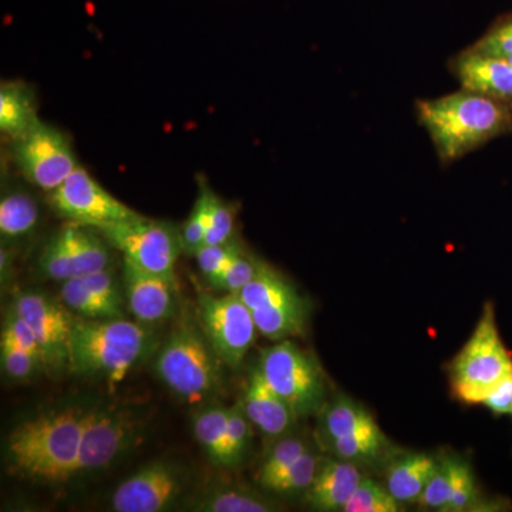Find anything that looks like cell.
<instances>
[{"instance_id": "obj_10", "label": "cell", "mask_w": 512, "mask_h": 512, "mask_svg": "<svg viewBox=\"0 0 512 512\" xmlns=\"http://www.w3.org/2000/svg\"><path fill=\"white\" fill-rule=\"evenodd\" d=\"M198 320L221 362L229 369H239L254 346L258 328L238 293L214 296L198 291Z\"/></svg>"}, {"instance_id": "obj_8", "label": "cell", "mask_w": 512, "mask_h": 512, "mask_svg": "<svg viewBox=\"0 0 512 512\" xmlns=\"http://www.w3.org/2000/svg\"><path fill=\"white\" fill-rule=\"evenodd\" d=\"M143 413L123 404L89 407L80 446L79 476L106 470L143 437Z\"/></svg>"}, {"instance_id": "obj_42", "label": "cell", "mask_w": 512, "mask_h": 512, "mask_svg": "<svg viewBox=\"0 0 512 512\" xmlns=\"http://www.w3.org/2000/svg\"><path fill=\"white\" fill-rule=\"evenodd\" d=\"M483 406L490 409L494 414L503 416V414L512 413V373L505 376L497 386L485 396Z\"/></svg>"}, {"instance_id": "obj_32", "label": "cell", "mask_w": 512, "mask_h": 512, "mask_svg": "<svg viewBox=\"0 0 512 512\" xmlns=\"http://www.w3.org/2000/svg\"><path fill=\"white\" fill-rule=\"evenodd\" d=\"M261 266V261L255 256L249 255L244 248L232 258L227 268L217 278L211 279L208 284L217 291L227 293H239L254 278L256 271Z\"/></svg>"}, {"instance_id": "obj_14", "label": "cell", "mask_w": 512, "mask_h": 512, "mask_svg": "<svg viewBox=\"0 0 512 512\" xmlns=\"http://www.w3.org/2000/svg\"><path fill=\"white\" fill-rule=\"evenodd\" d=\"M183 471L167 461H154L123 481L111 497L117 512H160L177 503L184 493Z\"/></svg>"}, {"instance_id": "obj_12", "label": "cell", "mask_w": 512, "mask_h": 512, "mask_svg": "<svg viewBox=\"0 0 512 512\" xmlns=\"http://www.w3.org/2000/svg\"><path fill=\"white\" fill-rule=\"evenodd\" d=\"M50 204L66 220L99 231L140 215L101 187L82 167L50 192Z\"/></svg>"}, {"instance_id": "obj_17", "label": "cell", "mask_w": 512, "mask_h": 512, "mask_svg": "<svg viewBox=\"0 0 512 512\" xmlns=\"http://www.w3.org/2000/svg\"><path fill=\"white\" fill-rule=\"evenodd\" d=\"M241 403L251 423L269 439L286 436L298 419L291 406L266 383L258 367L249 376Z\"/></svg>"}, {"instance_id": "obj_28", "label": "cell", "mask_w": 512, "mask_h": 512, "mask_svg": "<svg viewBox=\"0 0 512 512\" xmlns=\"http://www.w3.org/2000/svg\"><path fill=\"white\" fill-rule=\"evenodd\" d=\"M319 466L320 458L308 450L298 460L293 461L281 476L266 485V490L279 494L305 493L315 480Z\"/></svg>"}, {"instance_id": "obj_27", "label": "cell", "mask_w": 512, "mask_h": 512, "mask_svg": "<svg viewBox=\"0 0 512 512\" xmlns=\"http://www.w3.org/2000/svg\"><path fill=\"white\" fill-rule=\"evenodd\" d=\"M387 439L379 424L350 436L330 441L329 446L339 460L369 461L383 453Z\"/></svg>"}, {"instance_id": "obj_22", "label": "cell", "mask_w": 512, "mask_h": 512, "mask_svg": "<svg viewBox=\"0 0 512 512\" xmlns=\"http://www.w3.org/2000/svg\"><path fill=\"white\" fill-rule=\"evenodd\" d=\"M194 434L215 466L234 467L229 450L227 407L210 406L202 409L194 417Z\"/></svg>"}, {"instance_id": "obj_29", "label": "cell", "mask_w": 512, "mask_h": 512, "mask_svg": "<svg viewBox=\"0 0 512 512\" xmlns=\"http://www.w3.org/2000/svg\"><path fill=\"white\" fill-rule=\"evenodd\" d=\"M402 503L376 481L363 478L346 504L345 512H399Z\"/></svg>"}, {"instance_id": "obj_13", "label": "cell", "mask_w": 512, "mask_h": 512, "mask_svg": "<svg viewBox=\"0 0 512 512\" xmlns=\"http://www.w3.org/2000/svg\"><path fill=\"white\" fill-rule=\"evenodd\" d=\"M12 308L32 326L42 348L46 370H69L74 319L63 306L43 293L29 291L16 295Z\"/></svg>"}, {"instance_id": "obj_21", "label": "cell", "mask_w": 512, "mask_h": 512, "mask_svg": "<svg viewBox=\"0 0 512 512\" xmlns=\"http://www.w3.org/2000/svg\"><path fill=\"white\" fill-rule=\"evenodd\" d=\"M40 123L35 97L25 83L8 82L0 87V128L13 140L28 134Z\"/></svg>"}, {"instance_id": "obj_9", "label": "cell", "mask_w": 512, "mask_h": 512, "mask_svg": "<svg viewBox=\"0 0 512 512\" xmlns=\"http://www.w3.org/2000/svg\"><path fill=\"white\" fill-rule=\"evenodd\" d=\"M99 232L110 245L119 249L123 259L177 284L175 264L184 251L181 232L173 225L138 215L133 220L110 225Z\"/></svg>"}, {"instance_id": "obj_34", "label": "cell", "mask_w": 512, "mask_h": 512, "mask_svg": "<svg viewBox=\"0 0 512 512\" xmlns=\"http://www.w3.org/2000/svg\"><path fill=\"white\" fill-rule=\"evenodd\" d=\"M473 47L512 66V10L498 16Z\"/></svg>"}, {"instance_id": "obj_30", "label": "cell", "mask_w": 512, "mask_h": 512, "mask_svg": "<svg viewBox=\"0 0 512 512\" xmlns=\"http://www.w3.org/2000/svg\"><path fill=\"white\" fill-rule=\"evenodd\" d=\"M208 214H210V187H207V184H201L200 195L195 201L190 217L180 231L185 254L195 255L204 247L208 229Z\"/></svg>"}, {"instance_id": "obj_5", "label": "cell", "mask_w": 512, "mask_h": 512, "mask_svg": "<svg viewBox=\"0 0 512 512\" xmlns=\"http://www.w3.org/2000/svg\"><path fill=\"white\" fill-rule=\"evenodd\" d=\"M511 373L512 355L498 332L493 305L487 303L473 335L451 363V389L461 402L481 404Z\"/></svg>"}, {"instance_id": "obj_26", "label": "cell", "mask_w": 512, "mask_h": 512, "mask_svg": "<svg viewBox=\"0 0 512 512\" xmlns=\"http://www.w3.org/2000/svg\"><path fill=\"white\" fill-rule=\"evenodd\" d=\"M60 299L70 311L82 319L124 318V311L104 301L96 292L87 288L80 278L63 282L60 288Z\"/></svg>"}, {"instance_id": "obj_33", "label": "cell", "mask_w": 512, "mask_h": 512, "mask_svg": "<svg viewBox=\"0 0 512 512\" xmlns=\"http://www.w3.org/2000/svg\"><path fill=\"white\" fill-rule=\"evenodd\" d=\"M454 460L440 461L436 471L430 477L429 483L421 494L419 503L421 507L430 510L447 511L448 503L453 494Z\"/></svg>"}, {"instance_id": "obj_2", "label": "cell", "mask_w": 512, "mask_h": 512, "mask_svg": "<svg viewBox=\"0 0 512 512\" xmlns=\"http://www.w3.org/2000/svg\"><path fill=\"white\" fill-rule=\"evenodd\" d=\"M416 114L441 165L454 164L495 138L512 133L511 106L464 87L437 99L417 101Z\"/></svg>"}, {"instance_id": "obj_19", "label": "cell", "mask_w": 512, "mask_h": 512, "mask_svg": "<svg viewBox=\"0 0 512 512\" xmlns=\"http://www.w3.org/2000/svg\"><path fill=\"white\" fill-rule=\"evenodd\" d=\"M99 229L69 222L59 231L72 264L73 278L109 269L111 254Z\"/></svg>"}, {"instance_id": "obj_1", "label": "cell", "mask_w": 512, "mask_h": 512, "mask_svg": "<svg viewBox=\"0 0 512 512\" xmlns=\"http://www.w3.org/2000/svg\"><path fill=\"white\" fill-rule=\"evenodd\" d=\"M89 407H60L16 426L6 440L10 470L42 484H64L79 476L80 446Z\"/></svg>"}, {"instance_id": "obj_24", "label": "cell", "mask_w": 512, "mask_h": 512, "mask_svg": "<svg viewBox=\"0 0 512 512\" xmlns=\"http://www.w3.org/2000/svg\"><path fill=\"white\" fill-rule=\"evenodd\" d=\"M191 511L200 512H271L274 505L247 488L215 487L205 491L190 504Z\"/></svg>"}, {"instance_id": "obj_25", "label": "cell", "mask_w": 512, "mask_h": 512, "mask_svg": "<svg viewBox=\"0 0 512 512\" xmlns=\"http://www.w3.org/2000/svg\"><path fill=\"white\" fill-rule=\"evenodd\" d=\"M39 222V208L25 192H12L0 201V234L16 239L26 237Z\"/></svg>"}, {"instance_id": "obj_31", "label": "cell", "mask_w": 512, "mask_h": 512, "mask_svg": "<svg viewBox=\"0 0 512 512\" xmlns=\"http://www.w3.org/2000/svg\"><path fill=\"white\" fill-rule=\"evenodd\" d=\"M308 450V444L301 437H286L285 440L278 441L259 470V484L266 488V485L281 476L293 461L298 460Z\"/></svg>"}, {"instance_id": "obj_40", "label": "cell", "mask_w": 512, "mask_h": 512, "mask_svg": "<svg viewBox=\"0 0 512 512\" xmlns=\"http://www.w3.org/2000/svg\"><path fill=\"white\" fill-rule=\"evenodd\" d=\"M478 498L473 471L463 460H454V485L447 511H466L473 507Z\"/></svg>"}, {"instance_id": "obj_39", "label": "cell", "mask_w": 512, "mask_h": 512, "mask_svg": "<svg viewBox=\"0 0 512 512\" xmlns=\"http://www.w3.org/2000/svg\"><path fill=\"white\" fill-rule=\"evenodd\" d=\"M241 249L242 245L232 239L227 244L204 245L194 256L197 258L202 275L210 282L227 268L229 262Z\"/></svg>"}, {"instance_id": "obj_36", "label": "cell", "mask_w": 512, "mask_h": 512, "mask_svg": "<svg viewBox=\"0 0 512 512\" xmlns=\"http://www.w3.org/2000/svg\"><path fill=\"white\" fill-rule=\"evenodd\" d=\"M251 423L241 402L228 407V440L232 466H239L247 456L252 441Z\"/></svg>"}, {"instance_id": "obj_20", "label": "cell", "mask_w": 512, "mask_h": 512, "mask_svg": "<svg viewBox=\"0 0 512 512\" xmlns=\"http://www.w3.org/2000/svg\"><path fill=\"white\" fill-rule=\"evenodd\" d=\"M439 461L427 454H407L390 464L387 470V490L402 504L420 500Z\"/></svg>"}, {"instance_id": "obj_35", "label": "cell", "mask_w": 512, "mask_h": 512, "mask_svg": "<svg viewBox=\"0 0 512 512\" xmlns=\"http://www.w3.org/2000/svg\"><path fill=\"white\" fill-rule=\"evenodd\" d=\"M235 210L210 188V214L204 245H220L234 239Z\"/></svg>"}, {"instance_id": "obj_6", "label": "cell", "mask_w": 512, "mask_h": 512, "mask_svg": "<svg viewBox=\"0 0 512 512\" xmlns=\"http://www.w3.org/2000/svg\"><path fill=\"white\" fill-rule=\"evenodd\" d=\"M266 383L298 417L318 414L326 404V377L318 360L291 340L262 352L258 365Z\"/></svg>"}, {"instance_id": "obj_16", "label": "cell", "mask_w": 512, "mask_h": 512, "mask_svg": "<svg viewBox=\"0 0 512 512\" xmlns=\"http://www.w3.org/2000/svg\"><path fill=\"white\" fill-rule=\"evenodd\" d=\"M461 87L512 107V66L470 46L448 62Z\"/></svg>"}, {"instance_id": "obj_41", "label": "cell", "mask_w": 512, "mask_h": 512, "mask_svg": "<svg viewBox=\"0 0 512 512\" xmlns=\"http://www.w3.org/2000/svg\"><path fill=\"white\" fill-rule=\"evenodd\" d=\"M79 278L82 279L83 284L86 285L87 288L96 292L104 301L124 311V298L123 295H121L120 286L117 285L116 278H114V275L111 274L109 269L94 272V274L90 275L79 276Z\"/></svg>"}, {"instance_id": "obj_43", "label": "cell", "mask_w": 512, "mask_h": 512, "mask_svg": "<svg viewBox=\"0 0 512 512\" xmlns=\"http://www.w3.org/2000/svg\"><path fill=\"white\" fill-rule=\"evenodd\" d=\"M511 416H512V413H511Z\"/></svg>"}, {"instance_id": "obj_7", "label": "cell", "mask_w": 512, "mask_h": 512, "mask_svg": "<svg viewBox=\"0 0 512 512\" xmlns=\"http://www.w3.org/2000/svg\"><path fill=\"white\" fill-rule=\"evenodd\" d=\"M238 295L251 309L256 328L265 338L285 340L305 332L308 303L272 266L261 262L252 281Z\"/></svg>"}, {"instance_id": "obj_3", "label": "cell", "mask_w": 512, "mask_h": 512, "mask_svg": "<svg viewBox=\"0 0 512 512\" xmlns=\"http://www.w3.org/2000/svg\"><path fill=\"white\" fill-rule=\"evenodd\" d=\"M141 325L124 318L74 319L69 370L120 383L154 348L153 333Z\"/></svg>"}, {"instance_id": "obj_15", "label": "cell", "mask_w": 512, "mask_h": 512, "mask_svg": "<svg viewBox=\"0 0 512 512\" xmlns=\"http://www.w3.org/2000/svg\"><path fill=\"white\" fill-rule=\"evenodd\" d=\"M123 282L128 309L138 322L154 325L173 318L177 311L178 284L144 271L126 259H123Z\"/></svg>"}, {"instance_id": "obj_23", "label": "cell", "mask_w": 512, "mask_h": 512, "mask_svg": "<svg viewBox=\"0 0 512 512\" xmlns=\"http://www.w3.org/2000/svg\"><path fill=\"white\" fill-rule=\"evenodd\" d=\"M319 414L320 433L328 443L377 424L365 407L346 397H338L332 403L325 404Z\"/></svg>"}, {"instance_id": "obj_18", "label": "cell", "mask_w": 512, "mask_h": 512, "mask_svg": "<svg viewBox=\"0 0 512 512\" xmlns=\"http://www.w3.org/2000/svg\"><path fill=\"white\" fill-rule=\"evenodd\" d=\"M362 480L352 461H320L315 480L305 491L306 504L316 511H343Z\"/></svg>"}, {"instance_id": "obj_38", "label": "cell", "mask_w": 512, "mask_h": 512, "mask_svg": "<svg viewBox=\"0 0 512 512\" xmlns=\"http://www.w3.org/2000/svg\"><path fill=\"white\" fill-rule=\"evenodd\" d=\"M0 339L8 340V342L15 343V345L20 346V348L28 350V352L32 353L39 362H42L43 367H45L42 348H40L39 340H37L32 326H30L28 320L23 318L12 306H10L8 313H6L5 320H3L2 338Z\"/></svg>"}, {"instance_id": "obj_4", "label": "cell", "mask_w": 512, "mask_h": 512, "mask_svg": "<svg viewBox=\"0 0 512 512\" xmlns=\"http://www.w3.org/2000/svg\"><path fill=\"white\" fill-rule=\"evenodd\" d=\"M221 363L201 326L188 319L165 339L154 370L158 379L185 402L201 403L220 390Z\"/></svg>"}, {"instance_id": "obj_11", "label": "cell", "mask_w": 512, "mask_h": 512, "mask_svg": "<svg viewBox=\"0 0 512 512\" xmlns=\"http://www.w3.org/2000/svg\"><path fill=\"white\" fill-rule=\"evenodd\" d=\"M13 141V156L20 173L47 192L55 191L79 167L69 138L43 121Z\"/></svg>"}, {"instance_id": "obj_37", "label": "cell", "mask_w": 512, "mask_h": 512, "mask_svg": "<svg viewBox=\"0 0 512 512\" xmlns=\"http://www.w3.org/2000/svg\"><path fill=\"white\" fill-rule=\"evenodd\" d=\"M0 363L6 376L13 380L28 379L35 375L37 370L45 369L42 362H39L28 350L3 339H0Z\"/></svg>"}]
</instances>
